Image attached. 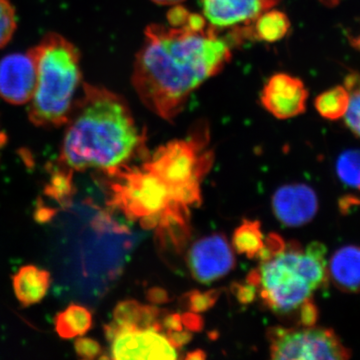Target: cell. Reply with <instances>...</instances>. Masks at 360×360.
<instances>
[{"instance_id":"1","label":"cell","mask_w":360,"mask_h":360,"mask_svg":"<svg viewBox=\"0 0 360 360\" xmlns=\"http://www.w3.org/2000/svg\"><path fill=\"white\" fill-rule=\"evenodd\" d=\"M217 30L210 25L195 30L187 21L181 26L153 23L146 28L131 84L151 112L172 122L194 90L231 61V47Z\"/></svg>"},{"instance_id":"2","label":"cell","mask_w":360,"mask_h":360,"mask_svg":"<svg viewBox=\"0 0 360 360\" xmlns=\"http://www.w3.org/2000/svg\"><path fill=\"white\" fill-rule=\"evenodd\" d=\"M65 127L58 165L73 172H113L127 165L143 143L125 99L85 82Z\"/></svg>"},{"instance_id":"3","label":"cell","mask_w":360,"mask_h":360,"mask_svg":"<svg viewBox=\"0 0 360 360\" xmlns=\"http://www.w3.org/2000/svg\"><path fill=\"white\" fill-rule=\"evenodd\" d=\"M37 80L28 118L35 127H65L82 85V56L72 42L58 33H47L32 49Z\"/></svg>"},{"instance_id":"4","label":"cell","mask_w":360,"mask_h":360,"mask_svg":"<svg viewBox=\"0 0 360 360\" xmlns=\"http://www.w3.org/2000/svg\"><path fill=\"white\" fill-rule=\"evenodd\" d=\"M326 257V248L319 243L307 248L285 245L262 260L248 283L259 286L260 296L270 309L281 314L300 309L328 279Z\"/></svg>"},{"instance_id":"5","label":"cell","mask_w":360,"mask_h":360,"mask_svg":"<svg viewBox=\"0 0 360 360\" xmlns=\"http://www.w3.org/2000/svg\"><path fill=\"white\" fill-rule=\"evenodd\" d=\"M210 162L212 153L193 136L160 146L143 167L167 184L175 205L186 206L200 200V179Z\"/></svg>"},{"instance_id":"6","label":"cell","mask_w":360,"mask_h":360,"mask_svg":"<svg viewBox=\"0 0 360 360\" xmlns=\"http://www.w3.org/2000/svg\"><path fill=\"white\" fill-rule=\"evenodd\" d=\"M115 179L111 186V203L130 219L141 220L146 227H153L163 219H176L179 215L170 207L175 205L170 198L167 184L146 168H117L106 172Z\"/></svg>"},{"instance_id":"7","label":"cell","mask_w":360,"mask_h":360,"mask_svg":"<svg viewBox=\"0 0 360 360\" xmlns=\"http://www.w3.org/2000/svg\"><path fill=\"white\" fill-rule=\"evenodd\" d=\"M269 338L274 359L343 360L352 356L335 331L328 328H274L270 329Z\"/></svg>"},{"instance_id":"8","label":"cell","mask_w":360,"mask_h":360,"mask_svg":"<svg viewBox=\"0 0 360 360\" xmlns=\"http://www.w3.org/2000/svg\"><path fill=\"white\" fill-rule=\"evenodd\" d=\"M160 329L161 326L117 328L110 324L105 333L110 342L111 359H176V347Z\"/></svg>"},{"instance_id":"9","label":"cell","mask_w":360,"mask_h":360,"mask_svg":"<svg viewBox=\"0 0 360 360\" xmlns=\"http://www.w3.org/2000/svg\"><path fill=\"white\" fill-rule=\"evenodd\" d=\"M236 264L226 238L212 234L196 241L188 253V266L196 281L210 284L231 272Z\"/></svg>"},{"instance_id":"10","label":"cell","mask_w":360,"mask_h":360,"mask_svg":"<svg viewBox=\"0 0 360 360\" xmlns=\"http://www.w3.org/2000/svg\"><path fill=\"white\" fill-rule=\"evenodd\" d=\"M307 99L309 91L302 80L288 73L272 75L260 94L265 110L281 120L302 115Z\"/></svg>"},{"instance_id":"11","label":"cell","mask_w":360,"mask_h":360,"mask_svg":"<svg viewBox=\"0 0 360 360\" xmlns=\"http://www.w3.org/2000/svg\"><path fill=\"white\" fill-rule=\"evenodd\" d=\"M37 80L34 58L30 51L14 52L0 59V98L13 105L32 101Z\"/></svg>"},{"instance_id":"12","label":"cell","mask_w":360,"mask_h":360,"mask_svg":"<svg viewBox=\"0 0 360 360\" xmlns=\"http://www.w3.org/2000/svg\"><path fill=\"white\" fill-rule=\"evenodd\" d=\"M281 0H200L202 15L217 30L250 25Z\"/></svg>"},{"instance_id":"13","label":"cell","mask_w":360,"mask_h":360,"mask_svg":"<svg viewBox=\"0 0 360 360\" xmlns=\"http://www.w3.org/2000/svg\"><path fill=\"white\" fill-rule=\"evenodd\" d=\"M274 215L285 226L298 227L314 219L319 210V198L307 184L279 187L272 198Z\"/></svg>"},{"instance_id":"14","label":"cell","mask_w":360,"mask_h":360,"mask_svg":"<svg viewBox=\"0 0 360 360\" xmlns=\"http://www.w3.org/2000/svg\"><path fill=\"white\" fill-rule=\"evenodd\" d=\"M328 277L345 292H360V248L348 245L335 251L328 264Z\"/></svg>"},{"instance_id":"15","label":"cell","mask_w":360,"mask_h":360,"mask_svg":"<svg viewBox=\"0 0 360 360\" xmlns=\"http://www.w3.org/2000/svg\"><path fill=\"white\" fill-rule=\"evenodd\" d=\"M51 274L34 265L21 267L13 277L14 293L23 307L41 302L51 286Z\"/></svg>"},{"instance_id":"16","label":"cell","mask_w":360,"mask_h":360,"mask_svg":"<svg viewBox=\"0 0 360 360\" xmlns=\"http://www.w3.org/2000/svg\"><path fill=\"white\" fill-rule=\"evenodd\" d=\"M56 331L63 340L84 336L91 328L92 315L82 305L70 304L56 317Z\"/></svg>"},{"instance_id":"17","label":"cell","mask_w":360,"mask_h":360,"mask_svg":"<svg viewBox=\"0 0 360 360\" xmlns=\"http://www.w3.org/2000/svg\"><path fill=\"white\" fill-rule=\"evenodd\" d=\"M255 35L265 42H276L286 37L290 28L288 16L277 9H269L253 21Z\"/></svg>"},{"instance_id":"18","label":"cell","mask_w":360,"mask_h":360,"mask_svg":"<svg viewBox=\"0 0 360 360\" xmlns=\"http://www.w3.org/2000/svg\"><path fill=\"white\" fill-rule=\"evenodd\" d=\"M232 245L239 255H245L248 258L258 257L264 246V236L259 222L245 220L234 231Z\"/></svg>"},{"instance_id":"19","label":"cell","mask_w":360,"mask_h":360,"mask_svg":"<svg viewBox=\"0 0 360 360\" xmlns=\"http://www.w3.org/2000/svg\"><path fill=\"white\" fill-rule=\"evenodd\" d=\"M349 92L345 85H338L322 92L314 101L317 112L328 120L343 118L349 105Z\"/></svg>"},{"instance_id":"20","label":"cell","mask_w":360,"mask_h":360,"mask_svg":"<svg viewBox=\"0 0 360 360\" xmlns=\"http://www.w3.org/2000/svg\"><path fill=\"white\" fill-rule=\"evenodd\" d=\"M73 170L58 165V169L52 174L44 193L49 198L58 201L61 206L70 205L73 194Z\"/></svg>"},{"instance_id":"21","label":"cell","mask_w":360,"mask_h":360,"mask_svg":"<svg viewBox=\"0 0 360 360\" xmlns=\"http://www.w3.org/2000/svg\"><path fill=\"white\" fill-rule=\"evenodd\" d=\"M345 86L349 92V105L343 116L345 124L360 139V75L350 73L345 78Z\"/></svg>"},{"instance_id":"22","label":"cell","mask_w":360,"mask_h":360,"mask_svg":"<svg viewBox=\"0 0 360 360\" xmlns=\"http://www.w3.org/2000/svg\"><path fill=\"white\" fill-rule=\"evenodd\" d=\"M336 172L343 184L360 191V150L343 153L336 163Z\"/></svg>"},{"instance_id":"23","label":"cell","mask_w":360,"mask_h":360,"mask_svg":"<svg viewBox=\"0 0 360 360\" xmlns=\"http://www.w3.org/2000/svg\"><path fill=\"white\" fill-rule=\"evenodd\" d=\"M18 27L15 8L9 0H0V49L13 39Z\"/></svg>"},{"instance_id":"24","label":"cell","mask_w":360,"mask_h":360,"mask_svg":"<svg viewBox=\"0 0 360 360\" xmlns=\"http://www.w3.org/2000/svg\"><path fill=\"white\" fill-rule=\"evenodd\" d=\"M75 349L79 359L94 360L103 354V347L96 340L79 336L75 342Z\"/></svg>"},{"instance_id":"25","label":"cell","mask_w":360,"mask_h":360,"mask_svg":"<svg viewBox=\"0 0 360 360\" xmlns=\"http://www.w3.org/2000/svg\"><path fill=\"white\" fill-rule=\"evenodd\" d=\"M217 291H210V292L191 293L189 297V303H191V309L193 312H202L207 310L214 304L217 302Z\"/></svg>"},{"instance_id":"26","label":"cell","mask_w":360,"mask_h":360,"mask_svg":"<svg viewBox=\"0 0 360 360\" xmlns=\"http://www.w3.org/2000/svg\"><path fill=\"white\" fill-rule=\"evenodd\" d=\"M156 4L160 6H179L181 2L186 1V0H151Z\"/></svg>"},{"instance_id":"27","label":"cell","mask_w":360,"mask_h":360,"mask_svg":"<svg viewBox=\"0 0 360 360\" xmlns=\"http://www.w3.org/2000/svg\"><path fill=\"white\" fill-rule=\"evenodd\" d=\"M7 143V135L6 132L4 131V130L1 129V127H0V153H1L2 148L6 146V144Z\"/></svg>"},{"instance_id":"28","label":"cell","mask_w":360,"mask_h":360,"mask_svg":"<svg viewBox=\"0 0 360 360\" xmlns=\"http://www.w3.org/2000/svg\"><path fill=\"white\" fill-rule=\"evenodd\" d=\"M186 359H205V354H203L202 352H200V350H198V352H194L193 354H188L186 356Z\"/></svg>"},{"instance_id":"29","label":"cell","mask_w":360,"mask_h":360,"mask_svg":"<svg viewBox=\"0 0 360 360\" xmlns=\"http://www.w3.org/2000/svg\"><path fill=\"white\" fill-rule=\"evenodd\" d=\"M352 47H354V49H357V51H360V34L357 35V37H352Z\"/></svg>"},{"instance_id":"30","label":"cell","mask_w":360,"mask_h":360,"mask_svg":"<svg viewBox=\"0 0 360 360\" xmlns=\"http://www.w3.org/2000/svg\"><path fill=\"white\" fill-rule=\"evenodd\" d=\"M322 4H326V6H335L341 1V0H321Z\"/></svg>"}]
</instances>
